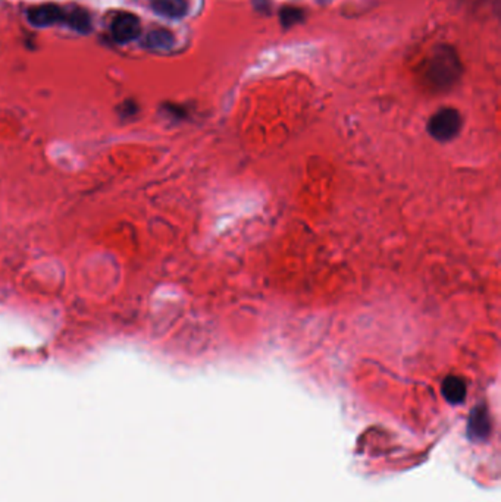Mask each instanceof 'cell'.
<instances>
[{
	"label": "cell",
	"instance_id": "6da1fadb",
	"mask_svg": "<svg viewBox=\"0 0 501 502\" xmlns=\"http://www.w3.org/2000/svg\"><path fill=\"white\" fill-rule=\"evenodd\" d=\"M462 64L451 46H438L425 67V81L435 91L451 89L462 75Z\"/></svg>",
	"mask_w": 501,
	"mask_h": 502
},
{
	"label": "cell",
	"instance_id": "7a4b0ae2",
	"mask_svg": "<svg viewBox=\"0 0 501 502\" xmlns=\"http://www.w3.org/2000/svg\"><path fill=\"white\" fill-rule=\"evenodd\" d=\"M462 128V116L453 108L439 109L428 122V132L438 142H449Z\"/></svg>",
	"mask_w": 501,
	"mask_h": 502
},
{
	"label": "cell",
	"instance_id": "3957f363",
	"mask_svg": "<svg viewBox=\"0 0 501 502\" xmlns=\"http://www.w3.org/2000/svg\"><path fill=\"white\" fill-rule=\"evenodd\" d=\"M27 19L31 25L43 28L57 23H65L67 11L57 5L46 4L30 8L27 12Z\"/></svg>",
	"mask_w": 501,
	"mask_h": 502
},
{
	"label": "cell",
	"instance_id": "277c9868",
	"mask_svg": "<svg viewBox=\"0 0 501 502\" xmlns=\"http://www.w3.org/2000/svg\"><path fill=\"white\" fill-rule=\"evenodd\" d=\"M112 35L118 43H130L142 33L140 19L128 12L119 13L112 23Z\"/></svg>",
	"mask_w": 501,
	"mask_h": 502
},
{
	"label": "cell",
	"instance_id": "5b68a950",
	"mask_svg": "<svg viewBox=\"0 0 501 502\" xmlns=\"http://www.w3.org/2000/svg\"><path fill=\"white\" fill-rule=\"evenodd\" d=\"M150 5L156 13L172 19L183 18L188 12L187 0H150Z\"/></svg>",
	"mask_w": 501,
	"mask_h": 502
},
{
	"label": "cell",
	"instance_id": "8992f818",
	"mask_svg": "<svg viewBox=\"0 0 501 502\" xmlns=\"http://www.w3.org/2000/svg\"><path fill=\"white\" fill-rule=\"evenodd\" d=\"M441 391H443V395L449 401V403L460 404L466 397V384L460 377L449 376L444 380V384H443V388H441Z\"/></svg>",
	"mask_w": 501,
	"mask_h": 502
},
{
	"label": "cell",
	"instance_id": "52a82bcc",
	"mask_svg": "<svg viewBox=\"0 0 501 502\" xmlns=\"http://www.w3.org/2000/svg\"><path fill=\"white\" fill-rule=\"evenodd\" d=\"M175 43V37L171 31L165 30V28H156L152 30L147 35H146V45L152 49H159V50H165L172 47Z\"/></svg>",
	"mask_w": 501,
	"mask_h": 502
},
{
	"label": "cell",
	"instance_id": "ba28073f",
	"mask_svg": "<svg viewBox=\"0 0 501 502\" xmlns=\"http://www.w3.org/2000/svg\"><path fill=\"white\" fill-rule=\"evenodd\" d=\"M65 24H68L75 31L87 33L91 28V19L86 11L72 9V11H67Z\"/></svg>",
	"mask_w": 501,
	"mask_h": 502
},
{
	"label": "cell",
	"instance_id": "9c48e42d",
	"mask_svg": "<svg viewBox=\"0 0 501 502\" xmlns=\"http://www.w3.org/2000/svg\"><path fill=\"white\" fill-rule=\"evenodd\" d=\"M488 429H490V425H488L487 411L475 409L473 417L471 418V432L476 433V436L479 438L480 435H487Z\"/></svg>",
	"mask_w": 501,
	"mask_h": 502
},
{
	"label": "cell",
	"instance_id": "30bf717a",
	"mask_svg": "<svg viewBox=\"0 0 501 502\" xmlns=\"http://www.w3.org/2000/svg\"><path fill=\"white\" fill-rule=\"evenodd\" d=\"M281 23L283 25L286 27H291L294 24H298V23H302L303 21V18H305V13L302 9H298V8H283L281 11Z\"/></svg>",
	"mask_w": 501,
	"mask_h": 502
}]
</instances>
